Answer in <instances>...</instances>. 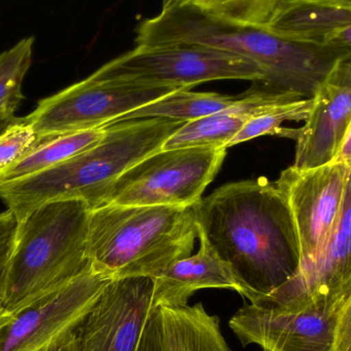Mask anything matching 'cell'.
Returning <instances> with one entry per match:
<instances>
[{
	"mask_svg": "<svg viewBox=\"0 0 351 351\" xmlns=\"http://www.w3.org/2000/svg\"><path fill=\"white\" fill-rule=\"evenodd\" d=\"M304 98L297 93L272 90L258 84L243 93L241 100L230 108L182 125L167 140L162 149L188 147L227 149L228 144L254 117L280 105Z\"/></svg>",
	"mask_w": 351,
	"mask_h": 351,
	"instance_id": "obj_15",
	"label": "cell"
},
{
	"mask_svg": "<svg viewBox=\"0 0 351 351\" xmlns=\"http://www.w3.org/2000/svg\"><path fill=\"white\" fill-rule=\"evenodd\" d=\"M39 143L40 137L24 117H16L0 135V170L16 164Z\"/></svg>",
	"mask_w": 351,
	"mask_h": 351,
	"instance_id": "obj_24",
	"label": "cell"
},
{
	"mask_svg": "<svg viewBox=\"0 0 351 351\" xmlns=\"http://www.w3.org/2000/svg\"><path fill=\"white\" fill-rule=\"evenodd\" d=\"M351 166L328 164L308 170L289 167L274 183L290 206L300 247V266L325 245L341 210Z\"/></svg>",
	"mask_w": 351,
	"mask_h": 351,
	"instance_id": "obj_11",
	"label": "cell"
},
{
	"mask_svg": "<svg viewBox=\"0 0 351 351\" xmlns=\"http://www.w3.org/2000/svg\"><path fill=\"white\" fill-rule=\"evenodd\" d=\"M105 82L191 90L213 80L264 82L263 70L251 60L212 47L192 45H136L92 74Z\"/></svg>",
	"mask_w": 351,
	"mask_h": 351,
	"instance_id": "obj_6",
	"label": "cell"
},
{
	"mask_svg": "<svg viewBox=\"0 0 351 351\" xmlns=\"http://www.w3.org/2000/svg\"><path fill=\"white\" fill-rule=\"evenodd\" d=\"M178 90L170 86H148L105 82L88 76L61 92L39 101L24 121L40 138L97 129Z\"/></svg>",
	"mask_w": 351,
	"mask_h": 351,
	"instance_id": "obj_8",
	"label": "cell"
},
{
	"mask_svg": "<svg viewBox=\"0 0 351 351\" xmlns=\"http://www.w3.org/2000/svg\"><path fill=\"white\" fill-rule=\"evenodd\" d=\"M304 125L290 129L296 140L292 167L308 170L330 164L351 125V53L340 56L313 95Z\"/></svg>",
	"mask_w": 351,
	"mask_h": 351,
	"instance_id": "obj_14",
	"label": "cell"
},
{
	"mask_svg": "<svg viewBox=\"0 0 351 351\" xmlns=\"http://www.w3.org/2000/svg\"><path fill=\"white\" fill-rule=\"evenodd\" d=\"M241 96L243 94L225 96L216 93L178 90L156 102L123 115L117 123L144 119H167L188 123L230 108L241 100Z\"/></svg>",
	"mask_w": 351,
	"mask_h": 351,
	"instance_id": "obj_20",
	"label": "cell"
},
{
	"mask_svg": "<svg viewBox=\"0 0 351 351\" xmlns=\"http://www.w3.org/2000/svg\"><path fill=\"white\" fill-rule=\"evenodd\" d=\"M198 237L191 206H115L90 210V267L109 280L154 276L191 256Z\"/></svg>",
	"mask_w": 351,
	"mask_h": 351,
	"instance_id": "obj_4",
	"label": "cell"
},
{
	"mask_svg": "<svg viewBox=\"0 0 351 351\" xmlns=\"http://www.w3.org/2000/svg\"><path fill=\"white\" fill-rule=\"evenodd\" d=\"M152 298V278L110 280L76 330L80 351H137Z\"/></svg>",
	"mask_w": 351,
	"mask_h": 351,
	"instance_id": "obj_12",
	"label": "cell"
},
{
	"mask_svg": "<svg viewBox=\"0 0 351 351\" xmlns=\"http://www.w3.org/2000/svg\"><path fill=\"white\" fill-rule=\"evenodd\" d=\"M185 121L144 119L106 125L90 149L49 170L0 184V198L19 221L41 204L77 199L100 206L111 184L146 156L162 149Z\"/></svg>",
	"mask_w": 351,
	"mask_h": 351,
	"instance_id": "obj_3",
	"label": "cell"
},
{
	"mask_svg": "<svg viewBox=\"0 0 351 351\" xmlns=\"http://www.w3.org/2000/svg\"><path fill=\"white\" fill-rule=\"evenodd\" d=\"M309 3L323 4V5L338 6L351 10V0H300Z\"/></svg>",
	"mask_w": 351,
	"mask_h": 351,
	"instance_id": "obj_29",
	"label": "cell"
},
{
	"mask_svg": "<svg viewBox=\"0 0 351 351\" xmlns=\"http://www.w3.org/2000/svg\"><path fill=\"white\" fill-rule=\"evenodd\" d=\"M200 247L154 278V308L182 307L202 289H229L241 294V289L229 266L219 257L204 237L198 234Z\"/></svg>",
	"mask_w": 351,
	"mask_h": 351,
	"instance_id": "obj_18",
	"label": "cell"
},
{
	"mask_svg": "<svg viewBox=\"0 0 351 351\" xmlns=\"http://www.w3.org/2000/svg\"><path fill=\"white\" fill-rule=\"evenodd\" d=\"M350 290L294 311L245 305L229 326L243 346L256 344L262 351H333L338 313Z\"/></svg>",
	"mask_w": 351,
	"mask_h": 351,
	"instance_id": "obj_10",
	"label": "cell"
},
{
	"mask_svg": "<svg viewBox=\"0 0 351 351\" xmlns=\"http://www.w3.org/2000/svg\"><path fill=\"white\" fill-rule=\"evenodd\" d=\"M333 351H351V290L338 313Z\"/></svg>",
	"mask_w": 351,
	"mask_h": 351,
	"instance_id": "obj_26",
	"label": "cell"
},
{
	"mask_svg": "<svg viewBox=\"0 0 351 351\" xmlns=\"http://www.w3.org/2000/svg\"><path fill=\"white\" fill-rule=\"evenodd\" d=\"M90 208L77 199L41 204L19 221L0 303L12 313L90 270Z\"/></svg>",
	"mask_w": 351,
	"mask_h": 351,
	"instance_id": "obj_5",
	"label": "cell"
},
{
	"mask_svg": "<svg viewBox=\"0 0 351 351\" xmlns=\"http://www.w3.org/2000/svg\"><path fill=\"white\" fill-rule=\"evenodd\" d=\"M198 234L229 266L253 303L290 280L300 247L290 206L266 178L227 184L194 204Z\"/></svg>",
	"mask_w": 351,
	"mask_h": 351,
	"instance_id": "obj_1",
	"label": "cell"
},
{
	"mask_svg": "<svg viewBox=\"0 0 351 351\" xmlns=\"http://www.w3.org/2000/svg\"><path fill=\"white\" fill-rule=\"evenodd\" d=\"M16 117L12 119H5V121H0V135L16 121Z\"/></svg>",
	"mask_w": 351,
	"mask_h": 351,
	"instance_id": "obj_31",
	"label": "cell"
},
{
	"mask_svg": "<svg viewBox=\"0 0 351 351\" xmlns=\"http://www.w3.org/2000/svg\"><path fill=\"white\" fill-rule=\"evenodd\" d=\"M330 164H346L351 166V125L342 140L337 154Z\"/></svg>",
	"mask_w": 351,
	"mask_h": 351,
	"instance_id": "obj_27",
	"label": "cell"
},
{
	"mask_svg": "<svg viewBox=\"0 0 351 351\" xmlns=\"http://www.w3.org/2000/svg\"><path fill=\"white\" fill-rule=\"evenodd\" d=\"M19 220L14 212L6 210L0 214V296L3 291L8 265L16 247Z\"/></svg>",
	"mask_w": 351,
	"mask_h": 351,
	"instance_id": "obj_25",
	"label": "cell"
},
{
	"mask_svg": "<svg viewBox=\"0 0 351 351\" xmlns=\"http://www.w3.org/2000/svg\"><path fill=\"white\" fill-rule=\"evenodd\" d=\"M10 313H6L2 307L1 303H0V326L3 325L6 321H8Z\"/></svg>",
	"mask_w": 351,
	"mask_h": 351,
	"instance_id": "obj_32",
	"label": "cell"
},
{
	"mask_svg": "<svg viewBox=\"0 0 351 351\" xmlns=\"http://www.w3.org/2000/svg\"><path fill=\"white\" fill-rule=\"evenodd\" d=\"M137 351H231L220 321L202 303L152 309Z\"/></svg>",
	"mask_w": 351,
	"mask_h": 351,
	"instance_id": "obj_16",
	"label": "cell"
},
{
	"mask_svg": "<svg viewBox=\"0 0 351 351\" xmlns=\"http://www.w3.org/2000/svg\"><path fill=\"white\" fill-rule=\"evenodd\" d=\"M106 127L40 138V143L19 162L0 170V184L22 179L58 166L97 145Z\"/></svg>",
	"mask_w": 351,
	"mask_h": 351,
	"instance_id": "obj_19",
	"label": "cell"
},
{
	"mask_svg": "<svg viewBox=\"0 0 351 351\" xmlns=\"http://www.w3.org/2000/svg\"><path fill=\"white\" fill-rule=\"evenodd\" d=\"M135 43L202 45L227 51L260 66L264 86L305 98H313L340 57L328 49L287 40L264 29L219 22L183 5L142 21Z\"/></svg>",
	"mask_w": 351,
	"mask_h": 351,
	"instance_id": "obj_2",
	"label": "cell"
},
{
	"mask_svg": "<svg viewBox=\"0 0 351 351\" xmlns=\"http://www.w3.org/2000/svg\"><path fill=\"white\" fill-rule=\"evenodd\" d=\"M45 351H80L76 331L68 335L67 337L64 338L63 340L53 346V348H49V350Z\"/></svg>",
	"mask_w": 351,
	"mask_h": 351,
	"instance_id": "obj_28",
	"label": "cell"
},
{
	"mask_svg": "<svg viewBox=\"0 0 351 351\" xmlns=\"http://www.w3.org/2000/svg\"><path fill=\"white\" fill-rule=\"evenodd\" d=\"M350 289L351 169L341 210L319 255L300 266L286 284L253 305L271 311H294L315 299L341 294Z\"/></svg>",
	"mask_w": 351,
	"mask_h": 351,
	"instance_id": "obj_13",
	"label": "cell"
},
{
	"mask_svg": "<svg viewBox=\"0 0 351 351\" xmlns=\"http://www.w3.org/2000/svg\"><path fill=\"white\" fill-rule=\"evenodd\" d=\"M313 99L304 98L286 103L268 112L252 119L228 144V147L243 143L261 136H282V123L286 121H306L313 108ZM227 147V148H228Z\"/></svg>",
	"mask_w": 351,
	"mask_h": 351,
	"instance_id": "obj_23",
	"label": "cell"
},
{
	"mask_svg": "<svg viewBox=\"0 0 351 351\" xmlns=\"http://www.w3.org/2000/svg\"><path fill=\"white\" fill-rule=\"evenodd\" d=\"M182 0H162V10H170L181 4Z\"/></svg>",
	"mask_w": 351,
	"mask_h": 351,
	"instance_id": "obj_30",
	"label": "cell"
},
{
	"mask_svg": "<svg viewBox=\"0 0 351 351\" xmlns=\"http://www.w3.org/2000/svg\"><path fill=\"white\" fill-rule=\"evenodd\" d=\"M225 156L226 149L218 148L158 150L117 178L100 206H193L202 199Z\"/></svg>",
	"mask_w": 351,
	"mask_h": 351,
	"instance_id": "obj_7",
	"label": "cell"
},
{
	"mask_svg": "<svg viewBox=\"0 0 351 351\" xmlns=\"http://www.w3.org/2000/svg\"><path fill=\"white\" fill-rule=\"evenodd\" d=\"M110 280L88 271L10 313L0 351H45L77 330Z\"/></svg>",
	"mask_w": 351,
	"mask_h": 351,
	"instance_id": "obj_9",
	"label": "cell"
},
{
	"mask_svg": "<svg viewBox=\"0 0 351 351\" xmlns=\"http://www.w3.org/2000/svg\"><path fill=\"white\" fill-rule=\"evenodd\" d=\"M280 2L282 0H182L180 5L226 24L265 29Z\"/></svg>",
	"mask_w": 351,
	"mask_h": 351,
	"instance_id": "obj_21",
	"label": "cell"
},
{
	"mask_svg": "<svg viewBox=\"0 0 351 351\" xmlns=\"http://www.w3.org/2000/svg\"><path fill=\"white\" fill-rule=\"evenodd\" d=\"M264 30L287 40L329 49L342 56L351 53V10L282 0Z\"/></svg>",
	"mask_w": 351,
	"mask_h": 351,
	"instance_id": "obj_17",
	"label": "cell"
},
{
	"mask_svg": "<svg viewBox=\"0 0 351 351\" xmlns=\"http://www.w3.org/2000/svg\"><path fill=\"white\" fill-rule=\"evenodd\" d=\"M33 43L34 38L28 37L0 53V121L14 119L24 99L23 82L32 64Z\"/></svg>",
	"mask_w": 351,
	"mask_h": 351,
	"instance_id": "obj_22",
	"label": "cell"
}]
</instances>
